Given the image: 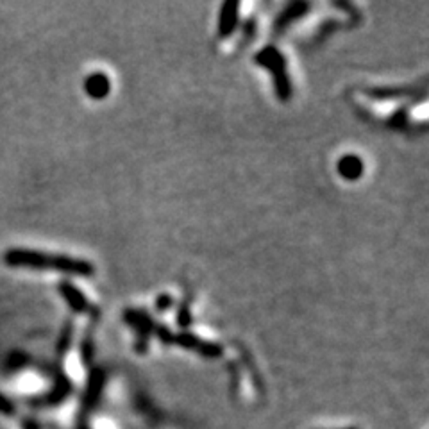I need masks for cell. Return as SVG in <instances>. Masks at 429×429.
I'll return each instance as SVG.
<instances>
[{
  "label": "cell",
  "mask_w": 429,
  "mask_h": 429,
  "mask_svg": "<svg viewBox=\"0 0 429 429\" xmlns=\"http://www.w3.org/2000/svg\"><path fill=\"white\" fill-rule=\"evenodd\" d=\"M4 261L9 267L25 268H54L70 276L91 277L95 268L90 261L65 256V254H51V252L32 251V249H11L6 252Z\"/></svg>",
  "instance_id": "cell-1"
},
{
  "label": "cell",
  "mask_w": 429,
  "mask_h": 429,
  "mask_svg": "<svg viewBox=\"0 0 429 429\" xmlns=\"http://www.w3.org/2000/svg\"><path fill=\"white\" fill-rule=\"evenodd\" d=\"M172 342L185 347V349L195 350V352L202 355L204 358H218V356L222 355V347L218 345V343L206 342V340H201L199 336L192 335V333H181V335H176L172 338Z\"/></svg>",
  "instance_id": "cell-2"
},
{
  "label": "cell",
  "mask_w": 429,
  "mask_h": 429,
  "mask_svg": "<svg viewBox=\"0 0 429 429\" xmlns=\"http://www.w3.org/2000/svg\"><path fill=\"white\" fill-rule=\"evenodd\" d=\"M126 320L131 324V326H134V329L138 331V335H140L138 350L140 352H142V350H147L149 335L154 329V324H152V320H150V317L147 315V313H142V311L129 310V311H126Z\"/></svg>",
  "instance_id": "cell-3"
},
{
  "label": "cell",
  "mask_w": 429,
  "mask_h": 429,
  "mask_svg": "<svg viewBox=\"0 0 429 429\" xmlns=\"http://www.w3.org/2000/svg\"><path fill=\"white\" fill-rule=\"evenodd\" d=\"M104 381H106L104 370L95 369L90 374V378H88L86 392H84V399H83V414L84 411H90V409L95 408V404L99 402L100 394H103V388H104Z\"/></svg>",
  "instance_id": "cell-4"
},
{
  "label": "cell",
  "mask_w": 429,
  "mask_h": 429,
  "mask_svg": "<svg viewBox=\"0 0 429 429\" xmlns=\"http://www.w3.org/2000/svg\"><path fill=\"white\" fill-rule=\"evenodd\" d=\"M238 9H240V4L238 2H225L222 6L220 11V18H218V34L222 38H227L235 32L238 25Z\"/></svg>",
  "instance_id": "cell-5"
},
{
  "label": "cell",
  "mask_w": 429,
  "mask_h": 429,
  "mask_svg": "<svg viewBox=\"0 0 429 429\" xmlns=\"http://www.w3.org/2000/svg\"><path fill=\"white\" fill-rule=\"evenodd\" d=\"M60 293L63 296L68 308H70L72 311H75V313H83V311L88 310V301L83 291H81L79 288H75L72 283H68V281H61Z\"/></svg>",
  "instance_id": "cell-6"
},
{
  "label": "cell",
  "mask_w": 429,
  "mask_h": 429,
  "mask_svg": "<svg viewBox=\"0 0 429 429\" xmlns=\"http://www.w3.org/2000/svg\"><path fill=\"white\" fill-rule=\"evenodd\" d=\"M111 90L110 77L106 74H91L86 81H84V91L90 95L91 99H104L107 97Z\"/></svg>",
  "instance_id": "cell-7"
},
{
  "label": "cell",
  "mask_w": 429,
  "mask_h": 429,
  "mask_svg": "<svg viewBox=\"0 0 429 429\" xmlns=\"http://www.w3.org/2000/svg\"><path fill=\"white\" fill-rule=\"evenodd\" d=\"M256 63L263 65V67L268 68L274 75L279 74V72H284V67H286L284 55L281 54L276 47H265L263 51L256 55Z\"/></svg>",
  "instance_id": "cell-8"
},
{
  "label": "cell",
  "mask_w": 429,
  "mask_h": 429,
  "mask_svg": "<svg viewBox=\"0 0 429 429\" xmlns=\"http://www.w3.org/2000/svg\"><path fill=\"white\" fill-rule=\"evenodd\" d=\"M336 169H338L340 176L347 181H356L363 176V161L355 154H347V156L340 158Z\"/></svg>",
  "instance_id": "cell-9"
},
{
  "label": "cell",
  "mask_w": 429,
  "mask_h": 429,
  "mask_svg": "<svg viewBox=\"0 0 429 429\" xmlns=\"http://www.w3.org/2000/svg\"><path fill=\"white\" fill-rule=\"evenodd\" d=\"M308 9H310V4H306V2H291V4H288L286 9H284V11L281 13L279 18H277V24H276L277 29L286 27L288 24H291L293 20L301 18Z\"/></svg>",
  "instance_id": "cell-10"
},
{
  "label": "cell",
  "mask_w": 429,
  "mask_h": 429,
  "mask_svg": "<svg viewBox=\"0 0 429 429\" xmlns=\"http://www.w3.org/2000/svg\"><path fill=\"white\" fill-rule=\"evenodd\" d=\"M72 336H74V326L68 324V326H65V329L61 331V336H60V340H58V350H60L61 355L67 352V349L70 347Z\"/></svg>",
  "instance_id": "cell-11"
},
{
  "label": "cell",
  "mask_w": 429,
  "mask_h": 429,
  "mask_svg": "<svg viewBox=\"0 0 429 429\" xmlns=\"http://www.w3.org/2000/svg\"><path fill=\"white\" fill-rule=\"evenodd\" d=\"M178 322L181 327H188L192 324V313H190V299L188 303H183L181 310H179Z\"/></svg>",
  "instance_id": "cell-12"
},
{
  "label": "cell",
  "mask_w": 429,
  "mask_h": 429,
  "mask_svg": "<svg viewBox=\"0 0 429 429\" xmlns=\"http://www.w3.org/2000/svg\"><path fill=\"white\" fill-rule=\"evenodd\" d=\"M172 304H173V297L169 296V293H163V296H159L158 299H156V308H158L159 311L169 310V308H172Z\"/></svg>",
  "instance_id": "cell-13"
},
{
  "label": "cell",
  "mask_w": 429,
  "mask_h": 429,
  "mask_svg": "<svg viewBox=\"0 0 429 429\" xmlns=\"http://www.w3.org/2000/svg\"><path fill=\"white\" fill-rule=\"evenodd\" d=\"M13 404L8 401V399L4 397V395H0V414H13Z\"/></svg>",
  "instance_id": "cell-14"
},
{
  "label": "cell",
  "mask_w": 429,
  "mask_h": 429,
  "mask_svg": "<svg viewBox=\"0 0 429 429\" xmlns=\"http://www.w3.org/2000/svg\"><path fill=\"white\" fill-rule=\"evenodd\" d=\"M345 429H356V428H345Z\"/></svg>",
  "instance_id": "cell-15"
}]
</instances>
